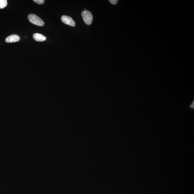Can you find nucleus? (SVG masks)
<instances>
[{
  "label": "nucleus",
  "mask_w": 194,
  "mask_h": 194,
  "mask_svg": "<svg viewBox=\"0 0 194 194\" xmlns=\"http://www.w3.org/2000/svg\"><path fill=\"white\" fill-rule=\"evenodd\" d=\"M7 5V0H0V9H3Z\"/></svg>",
  "instance_id": "6"
},
{
  "label": "nucleus",
  "mask_w": 194,
  "mask_h": 194,
  "mask_svg": "<svg viewBox=\"0 0 194 194\" xmlns=\"http://www.w3.org/2000/svg\"><path fill=\"white\" fill-rule=\"evenodd\" d=\"M29 20L30 22L35 25L42 27L44 24V22L36 15L31 14L28 16Z\"/></svg>",
  "instance_id": "1"
},
{
  "label": "nucleus",
  "mask_w": 194,
  "mask_h": 194,
  "mask_svg": "<svg viewBox=\"0 0 194 194\" xmlns=\"http://www.w3.org/2000/svg\"><path fill=\"white\" fill-rule=\"evenodd\" d=\"M33 1L38 4H42L44 3V0H33Z\"/></svg>",
  "instance_id": "7"
},
{
  "label": "nucleus",
  "mask_w": 194,
  "mask_h": 194,
  "mask_svg": "<svg viewBox=\"0 0 194 194\" xmlns=\"http://www.w3.org/2000/svg\"><path fill=\"white\" fill-rule=\"evenodd\" d=\"M61 21L64 24L67 25L71 26L72 27H75V22L71 17L64 15L61 17Z\"/></svg>",
  "instance_id": "3"
},
{
  "label": "nucleus",
  "mask_w": 194,
  "mask_h": 194,
  "mask_svg": "<svg viewBox=\"0 0 194 194\" xmlns=\"http://www.w3.org/2000/svg\"><path fill=\"white\" fill-rule=\"evenodd\" d=\"M109 1L111 3L113 4V5H114V4L117 3L118 2V1H117V0H109Z\"/></svg>",
  "instance_id": "8"
},
{
  "label": "nucleus",
  "mask_w": 194,
  "mask_h": 194,
  "mask_svg": "<svg viewBox=\"0 0 194 194\" xmlns=\"http://www.w3.org/2000/svg\"><path fill=\"white\" fill-rule=\"evenodd\" d=\"M34 39L37 41L42 42L45 40L46 37L44 35L39 33H35L33 35Z\"/></svg>",
  "instance_id": "5"
},
{
  "label": "nucleus",
  "mask_w": 194,
  "mask_h": 194,
  "mask_svg": "<svg viewBox=\"0 0 194 194\" xmlns=\"http://www.w3.org/2000/svg\"><path fill=\"white\" fill-rule=\"evenodd\" d=\"M83 20L84 23L87 25H90L93 20V16L92 14L88 10H84L81 13Z\"/></svg>",
  "instance_id": "2"
},
{
  "label": "nucleus",
  "mask_w": 194,
  "mask_h": 194,
  "mask_svg": "<svg viewBox=\"0 0 194 194\" xmlns=\"http://www.w3.org/2000/svg\"><path fill=\"white\" fill-rule=\"evenodd\" d=\"M20 40V37L18 35L13 34L7 37L6 39V42L8 43L18 42Z\"/></svg>",
  "instance_id": "4"
}]
</instances>
